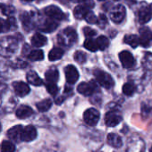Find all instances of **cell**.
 Instances as JSON below:
<instances>
[{
	"label": "cell",
	"instance_id": "obj_1",
	"mask_svg": "<svg viewBox=\"0 0 152 152\" xmlns=\"http://www.w3.org/2000/svg\"><path fill=\"white\" fill-rule=\"evenodd\" d=\"M18 48V42L15 39L7 37L0 40V55L3 56H12Z\"/></svg>",
	"mask_w": 152,
	"mask_h": 152
},
{
	"label": "cell",
	"instance_id": "obj_2",
	"mask_svg": "<svg viewBox=\"0 0 152 152\" xmlns=\"http://www.w3.org/2000/svg\"><path fill=\"white\" fill-rule=\"evenodd\" d=\"M77 33L75 30L68 27L58 35V41L64 46H70L77 40Z\"/></svg>",
	"mask_w": 152,
	"mask_h": 152
},
{
	"label": "cell",
	"instance_id": "obj_3",
	"mask_svg": "<svg viewBox=\"0 0 152 152\" xmlns=\"http://www.w3.org/2000/svg\"><path fill=\"white\" fill-rule=\"evenodd\" d=\"M94 76L96 77L99 83L106 89H111L115 84L111 75L102 70H99V69L95 70Z\"/></svg>",
	"mask_w": 152,
	"mask_h": 152
},
{
	"label": "cell",
	"instance_id": "obj_4",
	"mask_svg": "<svg viewBox=\"0 0 152 152\" xmlns=\"http://www.w3.org/2000/svg\"><path fill=\"white\" fill-rule=\"evenodd\" d=\"M83 5L77 6L73 10V15L76 19H83L86 15L91 11L90 9L94 7V3L92 0H84Z\"/></svg>",
	"mask_w": 152,
	"mask_h": 152
},
{
	"label": "cell",
	"instance_id": "obj_5",
	"mask_svg": "<svg viewBox=\"0 0 152 152\" xmlns=\"http://www.w3.org/2000/svg\"><path fill=\"white\" fill-rule=\"evenodd\" d=\"M99 112L95 108H89L83 114L84 122L90 126H95L99 120Z\"/></svg>",
	"mask_w": 152,
	"mask_h": 152
},
{
	"label": "cell",
	"instance_id": "obj_6",
	"mask_svg": "<svg viewBox=\"0 0 152 152\" xmlns=\"http://www.w3.org/2000/svg\"><path fill=\"white\" fill-rule=\"evenodd\" d=\"M126 10L124 6L118 5L115 7L111 11H110V19L115 23H120L125 17Z\"/></svg>",
	"mask_w": 152,
	"mask_h": 152
},
{
	"label": "cell",
	"instance_id": "obj_7",
	"mask_svg": "<svg viewBox=\"0 0 152 152\" xmlns=\"http://www.w3.org/2000/svg\"><path fill=\"white\" fill-rule=\"evenodd\" d=\"M64 74H65V78L66 82L69 84H73L79 79V72L78 70L76 69L75 66L69 64L64 68Z\"/></svg>",
	"mask_w": 152,
	"mask_h": 152
},
{
	"label": "cell",
	"instance_id": "obj_8",
	"mask_svg": "<svg viewBox=\"0 0 152 152\" xmlns=\"http://www.w3.org/2000/svg\"><path fill=\"white\" fill-rule=\"evenodd\" d=\"M44 12H45L46 15H48V17H50L53 20L61 21V20L64 19V14L59 7H57L56 6H49V7H46Z\"/></svg>",
	"mask_w": 152,
	"mask_h": 152
},
{
	"label": "cell",
	"instance_id": "obj_9",
	"mask_svg": "<svg viewBox=\"0 0 152 152\" xmlns=\"http://www.w3.org/2000/svg\"><path fill=\"white\" fill-rule=\"evenodd\" d=\"M152 41V31L148 27L140 29V44L144 48H148Z\"/></svg>",
	"mask_w": 152,
	"mask_h": 152
},
{
	"label": "cell",
	"instance_id": "obj_10",
	"mask_svg": "<svg viewBox=\"0 0 152 152\" xmlns=\"http://www.w3.org/2000/svg\"><path fill=\"white\" fill-rule=\"evenodd\" d=\"M119 59H120L123 66L126 69L132 68L135 64V59H134L133 56L132 55V53H130L129 51H126V50L122 51L119 54Z\"/></svg>",
	"mask_w": 152,
	"mask_h": 152
},
{
	"label": "cell",
	"instance_id": "obj_11",
	"mask_svg": "<svg viewBox=\"0 0 152 152\" xmlns=\"http://www.w3.org/2000/svg\"><path fill=\"white\" fill-rule=\"evenodd\" d=\"M122 121V116L115 111L107 112L105 115V124L108 127H114L119 124Z\"/></svg>",
	"mask_w": 152,
	"mask_h": 152
},
{
	"label": "cell",
	"instance_id": "obj_12",
	"mask_svg": "<svg viewBox=\"0 0 152 152\" xmlns=\"http://www.w3.org/2000/svg\"><path fill=\"white\" fill-rule=\"evenodd\" d=\"M96 89V84L93 82L81 83L77 87V91L83 96H91Z\"/></svg>",
	"mask_w": 152,
	"mask_h": 152
},
{
	"label": "cell",
	"instance_id": "obj_13",
	"mask_svg": "<svg viewBox=\"0 0 152 152\" xmlns=\"http://www.w3.org/2000/svg\"><path fill=\"white\" fill-rule=\"evenodd\" d=\"M23 127L22 125H15L12 128H10L7 131V137L12 140H15L16 142L22 141V135H23Z\"/></svg>",
	"mask_w": 152,
	"mask_h": 152
},
{
	"label": "cell",
	"instance_id": "obj_14",
	"mask_svg": "<svg viewBox=\"0 0 152 152\" xmlns=\"http://www.w3.org/2000/svg\"><path fill=\"white\" fill-rule=\"evenodd\" d=\"M37 137V130L33 125H27L23 128L22 140L23 141H32Z\"/></svg>",
	"mask_w": 152,
	"mask_h": 152
},
{
	"label": "cell",
	"instance_id": "obj_15",
	"mask_svg": "<svg viewBox=\"0 0 152 152\" xmlns=\"http://www.w3.org/2000/svg\"><path fill=\"white\" fill-rule=\"evenodd\" d=\"M14 89L15 94L19 97H25L30 92V87L23 82H16L14 83Z\"/></svg>",
	"mask_w": 152,
	"mask_h": 152
},
{
	"label": "cell",
	"instance_id": "obj_16",
	"mask_svg": "<svg viewBox=\"0 0 152 152\" xmlns=\"http://www.w3.org/2000/svg\"><path fill=\"white\" fill-rule=\"evenodd\" d=\"M150 19H151V11H150L149 7L148 8L146 6L140 7L139 12H138L139 23L141 24H144V23H148Z\"/></svg>",
	"mask_w": 152,
	"mask_h": 152
},
{
	"label": "cell",
	"instance_id": "obj_17",
	"mask_svg": "<svg viewBox=\"0 0 152 152\" xmlns=\"http://www.w3.org/2000/svg\"><path fill=\"white\" fill-rule=\"evenodd\" d=\"M33 114V110L31 107L26 106V105H23L21 107H19L16 110V116L19 119H25L30 117L31 115H32Z\"/></svg>",
	"mask_w": 152,
	"mask_h": 152
},
{
	"label": "cell",
	"instance_id": "obj_18",
	"mask_svg": "<svg viewBox=\"0 0 152 152\" xmlns=\"http://www.w3.org/2000/svg\"><path fill=\"white\" fill-rule=\"evenodd\" d=\"M107 143L114 147V148H119L122 147L123 145V141H122V139L121 137L118 135V134H115V133H109L107 135Z\"/></svg>",
	"mask_w": 152,
	"mask_h": 152
},
{
	"label": "cell",
	"instance_id": "obj_19",
	"mask_svg": "<svg viewBox=\"0 0 152 152\" xmlns=\"http://www.w3.org/2000/svg\"><path fill=\"white\" fill-rule=\"evenodd\" d=\"M27 80L31 84L34 86H40L43 84L42 80L39 78V76L34 71H31L27 73Z\"/></svg>",
	"mask_w": 152,
	"mask_h": 152
},
{
	"label": "cell",
	"instance_id": "obj_20",
	"mask_svg": "<svg viewBox=\"0 0 152 152\" xmlns=\"http://www.w3.org/2000/svg\"><path fill=\"white\" fill-rule=\"evenodd\" d=\"M48 39L47 38L40 34V33H36L33 35L32 39H31V44L34 46V47H37V48H40V47H43L46 43H47Z\"/></svg>",
	"mask_w": 152,
	"mask_h": 152
},
{
	"label": "cell",
	"instance_id": "obj_21",
	"mask_svg": "<svg viewBox=\"0 0 152 152\" xmlns=\"http://www.w3.org/2000/svg\"><path fill=\"white\" fill-rule=\"evenodd\" d=\"M45 77L48 83H56L59 78V72L56 68H51L46 72Z\"/></svg>",
	"mask_w": 152,
	"mask_h": 152
},
{
	"label": "cell",
	"instance_id": "obj_22",
	"mask_svg": "<svg viewBox=\"0 0 152 152\" xmlns=\"http://www.w3.org/2000/svg\"><path fill=\"white\" fill-rule=\"evenodd\" d=\"M58 27V23L56 22V20H47L43 23V25L40 27L41 31L44 32H52Z\"/></svg>",
	"mask_w": 152,
	"mask_h": 152
},
{
	"label": "cell",
	"instance_id": "obj_23",
	"mask_svg": "<svg viewBox=\"0 0 152 152\" xmlns=\"http://www.w3.org/2000/svg\"><path fill=\"white\" fill-rule=\"evenodd\" d=\"M124 42L128 44L129 46H131L132 48H137L140 45V38L137 37L136 35H125L124 39Z\"/></svg>",
	"mask_w": 152,
	"mask_h": 152
},
{
	"label": "cell",
	"instance_id": "obj_24",
	"mask_svg": "<svg viewBox=\"0 0 152 152\" xmlns=\"http://www.w3.org/2000/svg\"><path fill=\"white\" fill-rule=\"evenodd\" d=\"M64 50L60 48H54L48 54V59L50 61H56L64 56Z\"/></svg>",
	"mask_w": 152,
	"mask_h": 152
},
{
	"label": "cell",
	"instance_id": "obj_25",
	"mask_svg": "<svg viewBox=\"0 0 152 152\" xmlns=\"http://www.w3.org/2000/svg\"><path fill=\"white\" fill-rule=\"evenodd\" d=\"M36 107L39 112H46L52 107V101L49 99H46L37 103Z\"/></svg>",
	"mask_w": 152,
	"mask_h": 152
},
{
	"label": "cell",
	"instance_id": "obj_26",
	"mask_svg": "<svg viewBox=\"0 0 152 152\" xmlns=\"http://www.w3.org/2000/svg\"><path fill=\"white\" fill-rule=\"evenodd\" d=\"M28 57L30 60L31 61H41L44 58V53L42 50L40 49H37V50H32L31 51V53L28 55Z\"/></svg>",
	"mask_w": 152,
	"mask_h": 152
},
{
	"label": "cell",
	"instance_id": "obj_27",
	"mask_svg": "<svg viewBox=\"0 0 152 152\" xmlns=\"http://www.w3.org/2000/svg\"><path fill=\"white\" fill-rule=\"evenodd\" d=\"M0 149H1V152H15V146L10 140H4L1 143Z\"/></svg>",
	"mask_w": 152,
	"mask_h": 152
},
{
	"label": "cell",
	"instance_id": "obj_28",
	"mask_svg": "<svg viewBox=\"0 0 152 152\" xmlns=\"http://www.w3.org/2000/svg\"><path fill=\"white\" fill-rule=\"evenodd\" d=\"M97 44H98V47H99V49H101V50H105L108 46H109V40L106 37V36H99L98 39H97Z\"/></svg>",
	"mask_w": 152,
	"mask_h": 152
},
{
	"label": "cell",
	"instance_id": "obj_29",
	"mask_svg": "<svg viewBox=\"0 0 152 152\" xmlns=\"http://www.w3.org/2000/svg\"><path fill=\"white\" fill-rule=\"evenodd\" d=\"M84 48L91 52H95L99 49V47H98V44H97V41L93 40V39H88L85 40L84 42Z\"/></svg>",
	"mask_w": 152,
	"mask_h": 152
},
{
	"label": "cell",
	"instance_id": "obj_30",
	"mask_svg": "<svg viewBox=\"0 0 152 152\" xmlns=\"http://www.w3.org/2000/svg\"><path fill=\"white\" fill-rule=\"evenodd\" d=\"M135 91V86L132 83H127L123 86V92L126 96H132Z\"/></svg>",
	"mask_w": 152,
	"mask_h": 152
},
{
	"label": "cell",
	"instance_id": "obj_31",
	"mask_svg": "<svg viewBox=\"0 0 152 152\" xmlns=\"http://www.w3.org/2000/svg\"><path fill=\"white\" fill-rule=\"evenodd\" d=\"M73 57H74V60L79 64H83L87 60V56L83 51H76L73 55Z\"/></svg>",
	"mask_w": 152,
	"mask_h": 152
},
{
	"label": "cell",
	"instance_id": "obj_32",
	"mask_svg": "<svg viewBox=\"0 0 152 152\" xmlns=\"http://www.w3.org/2000/svg\"><path fill=\"white\" fill-rule=\"evenodd\" d=\"M58 87L56 83H47V91L53 96H56L58 92Z\"/></svg>",
	"mask_w": 152,
	"mask_h": 152
},
{
	"label": "cell",
	"instance_id": "obj_33",
	"mask_svg": "<svg viewBox=\"0 0 152 152\" xmlns=\"http://www.w3.org/2000/svg\"><path fill=\"white\" fill-rule=\"evenodd\" d=\"M89 23H91V24H94V23H97V22H98V18H97V16L95 15V14L93 13V12H91V11H90L87 15H86V16H85V18H84Z\"/></svg>",
	"mask_w": 152,
	"mask_h": 152
},
{
	"label": "cell",
	"instance_id": "obj_34",
	"mask_svg": "<svg viewBox=\"0 0 152 152\" xmlns=\"http://www.w3.org/2000/svg\"><path fill=\"white\" fill-rule=\"evenodd\" d=\"M21 20L23 22V25L25 29H29L31 25V19L27 13H23L21 16Z\"/></svg>",
	"mask_w": 152,
	"mask_h": 152
},
{
	"label": "cell",
	"instance_id": "obj_35",
	"mask_svg": "<svg viewBox=\"0 0 152 152\" xmlns=\"http://www.w3.org/2000/svg\"><path fill=\"white\" fill-rule=\"evenodd\" d=\"M9 29H10V26H9L8 22L0 18V33L6 32V31H7Z\"/></svg>",
	"mask_w": 152,
	"mask_h": 152
},
{
	"label": "cell",
	"instance_id": "obj_36",
	"mask_svg": "<svg viewBox=\"0 0 152 152\" xmlns=\"http://www.w3.org/2000/svg\"><path fill=\"white\" fill-rule=\"evenodd\" d=\"M98 25L100 27V28H105V26L107 25V17L104 15H100L99 19H98V22H97Z\"/></svg>",
	"mask_w": 152,
	"mask_h": 152
},
{
	"label": "cell",
	"instance_id": "obj_37",
	"mask_svg": "<svg viewBox=\"0 0 152 152\" xmlns=\"http://www.w3.org/2000/svg\"><path fill=\"white\" fill-rule=\"evenodd\" d=\"M83 33L86 37H93L96 35V31L90 27H84L83 28Z\"/></svg>",
	"mask_w": 152,
	"mask_h": 152
},
{
	"label": "cell",
	"instance_id": "obj_38",
	"mask_svg": "<svg viewBox=\"0 0 152 152\" xmlns=\"http://www.w3.org/2000/svg\"><path fill=\"white\" fill-rule=\"evenodd\" d=\"M7 22L9 23V26H10V29H15L17 27V23H16V21L14 17H9L7 19Z\"/></svg>",
	"mask_w": 152,
	"mask_h": 152
},
{
	"label": "cell",
	"instance_id": "obj_39",
	"mask_svg": "<svg viewBox=\"0 0 152 152\" xmlns=\"http://www.w3.org/2000/svg\"><path fill=\"white\" fill-rule=\"evenodd\" d=\"M64 99L63 97H60L59 99H56V103L57 105H60V104L63 103Z\"/></svg>",
	"mask_w": 152,
	"mask_h": 152
},
{
	"label": "cell",
	"instance_id": "obj_40",
	"mask_svg": "<svg viewBox=\"0 0 152 152\" xmlns=\"http://www.w3.org/2000/svg\"><path fill=\"white\" fill-rule=\"evenodd\" d=\"M126 2L129 5H132V4H135L136 3V0H126Z\"/></svg>",
	"mask_w": 152,
	"mask_h": 152
},
{
	"label": "cell",
	"instance_id": "obj_41",
	"mask_svg": "<svg viewBox=\"0 0 152 152\" xmlns=\"http://www.w3.org/2000/svg\"><path fill=\"white\" fill-rule=\"evenodd\" d=\"M71 1H72V2H75V3H77V2H83L84 0H71Z\"/></svg>",
	"mask_w": 152,
	"mask_h": 152
},
{
	"label": "cell",
	"instance_id": "obj_42",
	"mask_svg": "<svg viewBox=\"0 0 152 152\" xmlns=\"http://www.w3.org/2000/svg\"><path fill=\"white\" fill-rule=\"evenodd\" d=\"M149 9H150V11H151V13H152V4L149 6Z\"/></svg>",
	"mask_w": 152,
	"mask_h": 152
},
{
	"label": "cell",
	"instance_id": "obj_43",
	"mask_svg": "<svg viewBox=\"0 0 152 152\" xmlns=\"http://www.w3.org/2000/svg\"><path fill=\"white\" fill-rule=\"evenodd\" d=\"M1 130H2V126H1V124H0V132H1Z\"/></svg>",
	"mask_w": 152,
	"mask_h": 152
},
{
	"label": "cell",
	"instance_id": "obj_44",
	"mask_svg": "<svg viewBox=\"0 0 152 152\" xmlns=\"http://www.w3.org/2000/svg\"><path fill=\"white\" fill-rule=\"evenodd\" d=\"M24 1H28V2H30V1H33V0H24Z\"/></svg>",
	"mask_w": 152,
	"mask_h": 152
},
{
	"label": "cell",
	"instance_id": "obj_45",
	"mask_svg": "<svg viewBox=\"0 0 152 152\" xmlns=\"http://www.w3.org/2000/svg\"><path fill=\"white\" fill-rule=\"evenodd\" d=\"M114 1H119V0H114Z\"/></svg>",
	"mask_w": 152,
	"mask_h": 152
},
{
	"label": "cell",
	"instance_id": "obj_46",
	"mask_svg": "<svg viewBox=\"0 0 152 152\" xmlns=\"http://www.w3.org/2000/svg\"><path fill=\"white\" fill-rule=\"evenodd\" d=\"M150 152H152V148H151V149H150Z\"/></svg>",
	"mask_w": 152,
	"mask_h": 152
},
{
	"label": "cell",
	"instance_id": "obj_47",
	"mask_svg": "<svg viewBox=\"0 0 152 152\" xmlns=\"http://www.w3.org/2000/svg\"><path fill=\"white\" fill-rule=\"evenodd\" d=\"M99 1H103V0H99Z\"/></svg>",
	"mask_w": 152,
	"mask_h": 152
}]
</instances>
